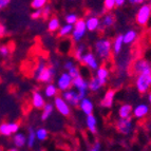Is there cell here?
<instances>
[{
  "instance_id": "cell-9",
  "label": "cell",
  "mask_w": 151,
  "mask_h": 151,
  "mask_svg": "<svg viewBox=\"0 0 151 151\" xmlns=\"http://www.w3.org/2000/svg\"><path fill=\"white\" fill-rule=\"evenodd\" d=\"M133 129V121L132 117L128 119H119L116 122V130L123 135H127Z\"/></svg>"
},
{
  "instance_id": "cell-12",
  "label": "cell",
  "mask_w": 151,
  "mask_h": 151,
  "mask_svg": "<svg viewBox=\"0 0 151 151\" xmlns=\"http://www.w3.org/2000/svg\"><path fill=\"white\" fill-rule=\"evenodd\" d=\"M115 94H116V92L114 89H108V90L105 92V94H104L101 103H99V106L106 109H111L114 104Z\"/></svg>"
},
{
  "instance_id": "cell-51",
  "label": "cell",
  "mask_w": 151,
  "mask_h": 151,
  "mask_svg": "<svg viewBox=\"0 0 151 151\" xmlns=\"http://www.w3.org/2000/svg\"><path fill=\"white\" fill-rule=\"evenodd\" d=\"M42 151H45V150H42Z\"/></svg>"
},
{
  "instance_id": "cell-24",
  "label": "cell",
  "mask_w": 151,
  "mask_h": 151,
  "mask_svg": "<svg viewBox=\"0 0 151 151\" xmlns=\"http://www.w3.org/2000/svg\"><path fill=\"white\" fill-rule=\"evenodd\" d=\"M137 36H139V33L136 30H128L123 34L124 45H132L137 39Z\"/></svg>"
},
{
  "instance_id": "cell-30",
  "label": "cell",
  "mask_w": 151,
  "mask_h": 151,
  "mask_svg": "<svg viewBox=\"0 0 151 151\" xmlns=\"http://www.w3.org/2000/svg\"><path fill=\"white\" fill-rule=\"evenodd\" d=\"M101 88H103V85L99 83V81H98L95 76L90 78V81H89V90L91 92L95 93V92H98Z\"/></svg>"
},
{
  "instance_id": "cell-1",
  "label": "cell",
  "mask_w": 151,
  "mask_h": 151,
  "mask_svg": "<svg viewBox=\"0 0 151 151\" xmlns=\"http://www.w3.org/2000/svg\"><path fill=\"white\" fill-rule=\"evenodd\" d=\"M94 54L101 61L110 59L112 55V41L108 38H98L94 42Z\"/></svg>"
},
{
  "instance_id": "cell-32",
  "label": "cell",
  "mask_w": 151,
  "mask_h": 151,
  "mask_svg": "<svg viewBox=\"0 0 151 151\" xmlns=\"http://www.w3.org/2000/svg\"><path fill=\"white\" fill-rule=\"evenodd\" d=\"M78 19H79V17H78V15L76 14V13H69V14H67L65 17V23H67V24H71V25L75 24V23L77 22Z\"/></svg>"
},
{
  "instance_id": "cell-36",
  "label": "cell",
  "mask_w": 151,
  "mask_h": 151,
  "mask_svg": "<svg viewBox=\"0 0 151 151\" xmlns=\"http://www.w3.org/2000/svg\"><path fill=\"white\" fill-rule=\"evenodd\" d=\"M115 8V0H104V10L106 11V12H110V11L114 10Z\"/></svg>"
},
{
  "instance_id": "cell-42",
  "label": "cell",
  "mask_w": 151,
  "mask_h": 151,
  "mask_svg": "<svg viewBox=\"0 0 151 151\" xmlns=\"http://www.w3.org/2000/svg\"><path fill=\"white\" fill-rule=\"evenodd\" d=\"M147 0H128V2L132 5H142L146 3Z\"/></svg>"
},
{
  "instance_id": "cell-18",
  "label": "cell",
  "mask_w": 151,
  "mask_h": 151,
  "mask_svg": "<svg viewBox=\"0 0 151 151\" xmlns=\"http://www.w3.org/2000/svg\"><path fill=\"white\" fill-rule=\"evenodd\" d=\"M79 109L81 110L83 113H85L86 115H90V114H93V110H94V104L92 101L91 98H89L88 96L85 97L83 99H81L79 101V105H78Z\"/></svg>"
},
{
  "instance_id": "cell-17",
  "label": "cell",
  "mask_w": 151,
  "mask_h": 151,
  "mask_svg": "<svg viewBox=\"0 0 151 151\" xmlns=\"http://www.w3.org/2000/svg\"><path fill=\"white\" fill-rule=\"evenodd\" d=\"M73 88L77 92H88L89 81H87L83 75L77 76V77L73 78Z\"/></svg>"
},
{
  "instance_id": "cell-44",
  "label": "cell",
  "mask_w": 151,
  "mask_h": 151,
  "mask_svg": "<svg viewBox=\"0 0 151 151\" xmlns=\"http://www.w3.org/2000/svg\"><path fill=\"white\" fill-rule=\"evenodd\" d=\"M5 35H6V28H5V25L3 23L0 22V38Z\"/></svg>"
},
{
  "instance_id": "cell-38",
  "label": "cell",
  "mask_w": 151,
  "mask_h": 151,
  "mask_svg": "<svg viewBox=\"0 0 151 151\" xmlns=\"http://www.w3.org/2000/svg\"><path fill=\"white\" fill-rule=\"evenodd\" d=\"M11 53V50L10 48H9V45H1L0 47V55L2 56V57H6V56H9Z\"/></svg>"
},
{
  "instance_id": "cell-41",
  "label": "cell",
  "mask_w": 151,
  "mask_h": 151,
  "mask_svg": "<svg viewBox=\"0 0 151 151\" xmlns=\"http://www.w3.org/2000/svg\"><path fill=\"white\" fill-rule=\"evenodd\" d=\"M74 65H75V63H74L73 60H71V59H68V60L63 63V68H65L67 71H69L71 68H73Z\"/></svg>"
},
{
  "instance_id": "cell-34",
  "label": "cell",
  "mask_w": 151,
  "mask_h": 151,
  "mask_svg": "<svg viewBox=\"0 0 151 151\" xmlns=\"http://www.w3.org/2000/svg\"><path fill=\"white\" fill-rule=\"evenodd\" d=\"M35 132H36V137H37L39 141H45V139H47V137H48V135H49L48 130H47V129H45V128L37 129Z\"/></svg>"
},
{
  "instance_id": "cell-47",
  "label": "cell",
  "mask_w": 151,
  "mask_h": 151,
  "mask_svg": "<svg viewBox=\"0 0 151 151\" xmlns=\"http://www.w3.org/2000/svg\"><path fill=\"white\" fill-rule=\"evenodd\" d=\"M148 101L151 105V92H149V94H148Z\"/></svg>"
},
{
  "instance_id": "cell-28",
  "label": "cell",
  "mask_w": 151,
  "mask_h": 151,
  "mask_svg": "<svg viewBox=\"0 0 151 151\" xmlns=\"http://www.w3.org/2000/svg\"><path fill=\"white\" fill-rule=\"evenodd\" d=\"M53 110H54V105L51 103H47L45 105V107L42 108V113H41L40 119L41 121H47V119L52 115L53 113Z\"/></svg>"
},
{
  "instance_id": "cell-20",
  "label": "cell",
  "mask_w": 151,
  "mask_h": 151,
  "mask_svg": "<svg viewBox=\"0 0 151 151\" xmlns=\"http://www.w3.org/2000/svg\"><path fill=\"white\" fill-rule=\"evenodd\" d=\"M123 47H124L123 34H119V35L115 36V38L112 41V53L115 56H117L119 54H121L122 50H123Z\"/></svg>"
},
{
  "instance_id": "cell-5",
  "label": "cell",
  "mask_w": 151,
  "mask_h": 151,
  "mask_svg": "<svg viewBox=\"0 0 151 151\" xmlns=\"http://www.w3.org/2000/svg\"><path fill=\"white\" fill-rule=\"evenodd\" d=\"M87 34V27L86 22H85V19L83 18H79L77 20V22L73 25V31H72V40L76 43H79L83 38L86 36Z\"/></svg>"
},
{
  "instance_id": "cell-27",
  "label": "cell",
  "mask_w": 151,
  "mask_h": 151,
  "mask_svg": "<svg viewBox=\"0 0 151 151\" xmlns=\"http://www.w3.org/2000/svg\"><path fill=\"white\" fill-rule=\"evenodd\" d=\"M60 20L57 17H51L48 21V31L50 33H56L58 32L60 28Z\"/></svg>"
},
{
  "instance_id": "cell-49",
  "label": "cell",
  "mask_w": 151,
  "mask_h": 151,
  "mask_svg": "<svg viewBox=\"0 0 151 151\" xmlns=\"http://www.w3.org/2000/svg\"><path fill=\"white\" fill-rule=\"evenodd\" d=\"M3 149H2V147H0V151H2Z\"/></svg>"
},
{
  "instance_id": "cell-2",
  "label": "cell",
  "mask_w": 151,
  "mask_h": 151,
  "mask_svg": "<svg viewBox=\"0 0 151 151\" xmlns=\"http://www.w3.org/2000/svg\"><path fill=\"white\" fill-rule=\"evenodd\" d=\"M134 85H135V89L139 93L145 94L149 92L151 89V72L139 74L135 78Z\"/></svg>"
},
{
  "instance_id": "cell-3",
  "label": "cell",
  "mask_w": 151,
  "mask_h": 151,
  "mask_svg": "<svg viewBox=\"0 0 151 151\" xmlns=\"http://www.w3.org/2000/svg\"><path fill=\"white\" fill-rule=\"evenodd\" d=\"M151 18V5L149 3H144L139 6V9L136 12L135 22L139 27H145L148 24Z\"/></svg>"
},
{
  "instance_id": "cell-21",
  "label": "cell",
  "mask_w": 151,
  "mask_h": 151,
  "mask_svg": "<svg viewBox=\"0 0 151 151\" xmlns=\"http://www.w3.org/2000/svg\"><path fill=\"white\" fill-rule=\"evenodd\" d=\"M115 23V17L112 14H105L101 19V28L99 30H107L110 29Z\"/></svg>"
},
{
  "instance_id": "cell-23",
  "label": "cell",
  "mask_w": 151,
  "mask_h": 151,
  "mask_svg": "<svg viewBox=\"0 0 151 151\" xmlns=\"http://www.w3.org/2000/svg\"><path fill=\"white\" fill-rule=\"evenodd\" d=\"M58 92H59V90H58L57 86L52 83L45 85V87L43 88V95L47 98H55Z\"/></svg>"
},
{
  "instance_id": "cell-40",
  "label": "cell",
  "mask_w": 151,
  "mask_h": 151,
  "mask_svg": "<svg viewBox=\"0 0 151 151\" xmlns=\"http://www.w3.org/2000/svg\"><path fill=\"white\" fill-rule=\"evenodd\" d=\"M31 17H32V19H35V20L36 19H40L42 17V9L41 10H34L31 14Z\"/></svg>"
},
{
  "instance_id": "cell-26",
  "label": "cell",
  "mask_w": 151,
  "mask_h": 151,
  "mask_svg": "<svg viewBox=\"0 0 151 151\" xmlns=\"http://www.w3.org/2000/svg\"><path fill=\"white\" fill-rule=\"evenodd\" d=\"M86 125H87L88 130L90 131L91 133H93V134L97 133V119H96V117L94 116V114L87 115Z\"/></svg>"
},
{
  "instance_id": "cell-8",
  "label": "cell",
  "mask_w": 151,
  "mask_h": 151,
  "mask_svg": "<svg viewBox=\"0 0 151 151\" xmlns=\"http://www.w3.org/2000/svg\"><path fill=\"white\" fill-rule=\"evenodd\" d=\"M53 105H54V108H55L63 116L68 117V116L71 115V106L63 99V96H58V95L56 96V97L54 98Z\"/></svg>"
},
{
  "instance_id": "cell-15",
  "label": "cell",
  "mask_w": 151,
  "mask_h": 151,
  "mask_svg": "<svg viewBox=\"0 0 151 151\" xmlns=\"http://www.w3.org/2000/svg\"><path fill=\"white\" fill-rule=\"evenodd\" d=\"M31 103H32V106L34 107L37 110H40L45 107V95H42L40 91L35 90L32 93V98H31Z\"/></svg>"
},
{
  "instance_id": "cell-6",
  "label": "cell",
  "mask_w": 151,
  "mask_h": 151,
  "mask_svg": "<svg viewBox=\"0 0 151 151\" xmlns=\"http://www.w3.org/2000/svg\"><path fill=\"white\" fill-rule=\"evenodd\" d=\"M132 71L136 75L149 73V72H151V61L146 58H137L132 63Z\"/></svg>"
},
{
  "instance_id": "cell-39",
  "label": "cell",
  "mask_w": 151,
  "mask_h": 151,
  "mask_svg": "<svg viewBox=\"0 0 151 151\" xmlns=\"http://www.w3.org/2000/svg\"><path fill=\"white\" fill-rule=\"evenodd\" d=\"M51 13H52V9H51L50 5H45V8L42 9V17L45 18V19H47V18H49L51 16Z\"/></svg>"
},
{
  "instance_id": "cell-46",
  "label": "cell",
  "mask_w": 151,
  "mask_h": 151,
  "mask_svg": "<svg viewBox=\"0 0 151 151\" xmlns=\"http://www.w3.org/2000/svg\"><path fill=\"white\" fill-rule=\"evenodd\" d=\"M99 149H101V144L98 143V142H96V143L94 144L93 148L91 149L90 151H99Z\"/></svg>"
},
{
  "instance_id": "cell-14",
  "label": "cell",
  "mask_w": 151,
  "mask_h": 151,
  "mask_svg": "<svg viewBox=\"0 0 151 151\" xmlns=\"http://www.w3.org/2000/svg\"><path fill=\"white\" fill-rule=\"evenodd\" d=\"M87 31L89 32H96L101 28V18L96 15H90L85 19Z\"/></svg>"
},
{
  "instance_id": "cell-19",
  "label": "cell",
  "mask_w": 151,
  "mask_h": 151,
  "mask_svg": "<svg viewBox=\"0 0 151 151\" xmlns=\"http://www.w3.org/2000/svg\"><path fill=\"white\" fill-rule=\"evenodd\" d=\"M110 76V72H109V69L105 65H101L97 70L95 71V77L97 78L99 83L103 85V87L105 86L108 81V78Z\"/></svg>"
},
{
  "instance_id": "cell-4",
  "label": "cell",
  "mask_w": 151,
  "mask_h": 151,
  "mask_svg": "<svg viewBox=\"0 0 151 151\" xmlns=\"http://www.w3.org/2000/svg\"><path fill=\"white\" fill-rule=\"evenodd\" d=\"M56 73H57V70L54 65H47L42 71H40L38 74L34 75L35 79L39 83H51L52 81H53V78L55 77Z\"/></svg>"
},
{
  "instance_id": "cell-25",
  "label": "cell",
  "mask_w": 151,
  "mask_h": 151,
  "mask_svg": "<svg viewBox=\"0 0 151 151\" xmlns=\"http://www.w3.org/2000/svg\"><path fill=\"white\" fill-rule=\"evenodd\" d=\"M87 52H88V51H87V45H85V43H78L75 47V49H74V52H73L74 58L81 63L83 56H85V54H86Z\"/></svg>"
},
{
  "instance_id": "cell-10",
  "label": "cell",
  "mask_w": 151,
  "mask_h": 151,
  "mask_svg": "<svg viewBox=\"0 0 151 151\" xmlns=\"http://www.w3.org/2000/svg\"><path fill=\"white\" fill-rule=\"evenodd\" d=\"M83 65H86L87 68L90 69L92 71H96L101 65H99V61H98V58L96 57V55L92 52H87L85 54L83 58V61H81Z\"/></svg>"
},
{
  "instance_id": "cell-45",
  "label": "cell",
  "mask_w": 151,
  "mask_h": 151,
  "mask_svg": "<svg viewBox=\"0 0 151 151\" xmlns=\"http://www.w3.org/2000/svg\"><path fill=\"white\" fill-rule=\"evenodd\" d=\"M127 1H128V0H115L116 6H117V8H121V6H123Z\"/></svg>"
},
{
  "instance_id": "cell-7",
  "label": "cell",
  "mask_w": 151,
  "mask_h": 151,
  "mask_svg": "<svg viewBox=\"0 0 151 151\" xmlns=\"http://www.w3.org/2000/svg\"><path fill=\"white\" fill-rule=\"evenodd\" d=\"M56 86H57L58 90L60 92H65V91L69 90V89H72V87H73V78L71 77L68 72H63L56 79Z\"/></svg>"
},
{
  "instance_id": "cell-50",
  "label": "cell",
  "mask_w": 151,
  "mask_h": 151,
  "mask_svg": "<svg viewBox=\"0 0 151 151\" xmlns=\"http://www.w3.org/2000/svg\"><path fill=\"white\" fill-rule=\"evenodd\" d=\"M149 4H150V5H151V0H149Z\"/></svg>"
},
{
  "instance_id": "cell-22",
  "label": "cell",
  "mask_w": 151,
  "mask_h": 151,
  "mask_svg": "<svg viewBox=\"0 0 151 151\" xmlns=\"http://www.w3.org/2000/svg\"><path fill=\"white\" fill-rule=\"evenodd\" d=\"M133 107L130 104H122L119 108V119H128L132 116Z\"/></svg>"
},
{
  "instance_id": "cell-31",
  "label": "cell",
  "mask_w": 151,
  "mask_h": 151,
  "mask_svg": "<svg viewBox=\"0 0 151 151\" xmlns=\"http://www.w3.org/2000/svg\"><path fill=\"white\" fill-rule=\"evenodd\" d=\"M13 142H14V144H15L16 146L21 148V147L24 146L25 143H27V137H25L23 133H17L13 137Z\"/></svg>"
},
{
  "instance_id": "cell-43",
  "label": "cell",
  "mask_w": 151,
  "mask_h": 151,
  "mask_svg": "<svg viewBox=\"0 0 151 151\" xmlns=\"http://www.w3.org/2000/svg\"><path fill=\"white\" fill-rule=\"evenodd\" d=\"M11 0H0V11H2L4 8H6L10 4Z\"/></svg>"
},
{
  "instance_id": "cell-29",
  "label": "cell",
  "mask_w": 151,
  "mask_h": 151,
  "mask_svg": "<svg viewBox=\"0 0 151 151\" xmlns=\"http://www.w3.org/2000/svg\"><path fill=\"white\" fill-rule=\"evenodd\" d=\"M72 31H73V25L65 23V24L61 25L60 28H59V30H58V37L60 38L68 37V36H70L72 34Z\"/></svg>"
},
{
  "instance_id": "cell-48",
  "label": "cell",
  "mask_w": 151,
  "mask_h": 151,
  "mask_svg": "<svg viewBox=\"0 0 151 151\" xmlns=\"http://www.w3.org/2000/svg\"><path fill=\"white\" fill-rule=\"evenodd\" d=\"M9 151H17L16 149H11V150H9Z\"/></svg>"
},
{
  "instance_id": "cell-35",
  "label": "cell",
  "mask_w": 151,
  "mask_h": 151,
  "mask_svg": "<svg viewBox=\"0 0 151 151\" xmlns=\"http://www.w3.org/2000/svg\"><path fill=\"white\" fill-rule=\"evenodd\" d=\"M36 139V132L33 128H29V135H28V146L29 148H32L35 144Z\"/></svg>"
},
{
  "instance_id": "cell-37",
  "label": "cell",
  "mask_w": 151,
  "mask_h": 151,
  "mask_svg": "<svg viewBox=\"0 0 151 151\" xmlns=\"http://www.w3.org/2000/svg\"><path fill=\"white\" fill-rule=\"evenodd\" d=\"M69 74H70V76L72 78H75V77H77V76H79V75H81V70H79V68L78 67H76V65H74L73 68H71L69 71H67Z\"/></svg>"
},
{
  "instance_id": "cell-13",
  "label": "cell",
  "mask_w": 151,
  "mask_h": 151,
  "mask_svg": "<svg viewBox=\"0 0 151 151\" xmlns=\"http://www.w3.org/2000/svg\"><path fill=\"white\" fill-rule=\"evenodd\" d=\"M19 130L18 123H1L0 124V134L3 136H10L14 133H17Z\"/></svg>"
},
{
  "instance_id": "cell-11",
  "label": "cell",
  "mask_w": 151,
  "mask_h": 151,
  "mask_svg": "<svg viewBox=\"0 0 151 151\" xmlns=\"http://www.w3.org/2000/svg\"><path fill=\"white\" fill-rule=\"evenodd\" d=\"M61 96L71 107H78V105H79L81 99L78 96V92L75 89H69V90L65 91V92H63Z\"/></svg>"
},
{
  "instance_id": "cell-16",
  "label": "cell",
  "mask_w": 151,
  "mask_h": 151,
  "mask_svg": "<svg viewBox=\"0 0 151 151\" xmlns=\"http://www.w3.org/2000/svg\"><path fill=\"white\" fill-rule=\"evenodd\" d=\"M149 111H150V107H149L147 104H145V103L139 104V105H136V106L133 108L132 115H133V117H135V119H144V117H146V116L148 115Z\"/></svg>"
},
{
  "instance_id": "cell-33",
  "label": "cell",
  "mask_w": 151,
  "mask_h": 151,
  "mask_svg": "<svg viewBox=\"0 0 151 151\" xmlns=\"http://www.w3.org/2000/svg\"><path fill=\"white\" fill-rule=\"evenodd\" d=\"M48 4V0H32L31 6L34 10H41Z\"/></svg>"
}]
</instances>
